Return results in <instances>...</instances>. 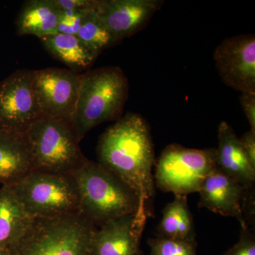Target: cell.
Wrapping results in <instances>:
<instances>
[{
    "mask_svg": "<svg viewBox=\"0 0 255 255\" xmlns=\"http://www.w3.org/2000/svg\"><path fill=\"white\" fill-rule=\"evenodd\" d=\"M98 162L123 180L137 194L138 209L135 228L141 235L153 215L155 164L153 142L141 116L128 113L101 135L97 148Z\"/></svg>",
    "mask_w": 255,
    "mask_h": 255,
    "instance_id": "cell-1",
    "label": "cell"
},
{
    "mask_svg": "<svg viewBox=\"0 0 255 255\" xmlns=\"http://www.w3.org/2000/svg\"><path fill=\"white\" fill-rule=\"evenodd\" d=\"M128 90V80L120 67H104L81 74L71 119L80 141L97 126L123 117Z\"/></svg>",
    "mask_w": 255,
    "mask_h": 255,
    "instance_id": "cell-2",
    "label": "cell"
},
{
    "mask_svg": "<svg viewBox=\"0 0 255 255\" xmlns=\"http://www.w3.org/2000/svg\"><path fill=\"white\" fill-rule=\"evenodd\" d=\"M80 196V213L95 226L124 216H135L137 194L98 162L87 159L73 173Z\"/></svg>",
    "mask_w": 255,
    "mask_h": 255,
    "instance_id": "cell-3",
    "label": "cell"
},
{
    "mask_svg": "<svg viewBox=\"0 0 255 255\" xmlns=\"http://www.w3.org/2000/svg\"><path fill=\"white\" fill-rule=\"evenodd\" d=\"M97 228L81 213L33 219L9 255H89Z\"/></svg>",
    "mask_w": 255,
    "mask_h": 255,
    "instance_id": "cell-4",
    "label": "cell"
},
{
    "mask_svg": "<svg viewBox=\"0 0 255 255\" xmlns=\"http://www.w3.org/2000/svg\"><path fill=\"white\" fill-rule=\"evenodd\" d=\"M24 135L33 171L72 174L87 160L70 121L42 117Z\"/></svg>",
    "mask_w": 255,
    "mask_h": 255,
    "instance_id": "cell-5",
    "label": "cell"
},
{
    "mask_svg": "<svg viewBox=\"0 0 255 255\" xmlns=\"http://www.w3.org/2000/svg\"><path fill=\"white\" fill-rule=\"evenodd\" d=\"M11 187L33 219L80 212L78 189L72 174L32 171Z\"/></svg>",
    "mask_w": 255,
    "mask_h": 255,
    "instance_id": "cell-6",
    "label": "cell"
},
{
    "mask_svg": "<svg viewBox=\"0 0 255 255\" xmlns=\"http://www.w3.org/2000/svg\"><path fill=\"white\" fill-rule=\"evenodd\" d=\"M216 159V148H188L170 144L155 162V184L174 195L199 192L206 178L217 167Z\"/></svg>",
    "mask_w": 255,
    "mask_h": 255,
    "instance_id": "cell-7",
    "label": "cell"
},
{
    "mask_svg": "<svg viewBox=\"0 0 255 255\" xmlns=\"http://www.w3.org/2000/svg\"><path fill=\"white\" fill-rule=\"evenodd\" d=\"M42 117L33 91V70H17L0 82V128L25 133Z\"/></svg>",
    "mask_w": 255,
    "mask_h": 255,
    "instance_id": "cell-8",
    "label": "cell"
},
{
    "mask_svg": "<svg viewBox=\"0 0 255 255\" xmlns=\"http://www.w3.org/2000/svg\"><path fill=\"white\" fill-rule=\"evenodd\" d=\"M81 73L69 69L33 70V87L43 117L71 122L80 88Z\"/></svg>",
    "mask_w": 255,
    "mask_h": 255,
    "instance_id": "cell-9",
    "label": "cell"
},
{
    "mask_svg": "<svg viewBox=\"0 0 255 255\" xmlns=\"http://www.w3.org/2000/svg\"><path fill=\"white\" fill-rule=\"evenodd\" d=\"M214 59L223 83L233 90L255 93V36L238 35L216 47Z\"/></svg>",
    "mask_w": 255,
    "mask_h": 255,
    "instance_id": "cell-10",
    "label": "cell"
},
{
    "mask_svg": "<svg viewBox=\"0 0 255 255\" xmlns=\"http://www.w3.org/2000/svg\"><path fill=\"white\" fill-rule=\"evenodd\" d=\"M163 4L162 0H97L95 11L116 45L143 29Z\"/></svg>",
    "mask_w": 255,
    "mask_h": 255,
    "instance_id": "cell-11",
    "label": "cell"
},
{
    "mask_svg": "<svg viewBox=\"0 0 255 255\" xmlns=\"http://www.w3.org/2000/svg\"><path fill=\"white\" fill-rule=\"evenodd\" d=\"M249 189L216 167L201 185L199 207L235 218L241 223L242 228L248 227L245 209Z\"/></svg>",
    "mask_w": 255,
    "mask_h": 255,
    "instance_id": "cell-12",
    "label": "cell"
},
{
    "mask_svg": "<svg viewBox=\"0 0 255 255\" xmlns=\"http://www.w3.org/2000/svg\"><path fill=\"white\" fill-rule=\"evenodd\" d=\"M92 236L89 255H142L141 236L129 215L105 223Z\"/></svg>",
    "mask_w": 255,
    "mask_h": 255,
    "instance_id": "cell-13",
    "label": "cell"
},
{
    "mask_svg": "<svg viewBox=\"0 0 255 255\" xmlns=\"http://www.w3.org/2000/svg\"><path fill=\"white\" fill-rule=\"evenodd\" d=\"M218 138L219 146L216 149V159L218 168L247 189L254 187L255 168L247 158L239 137L227 122L220 123Z\"/></svg>",
    "mask_w": 255,
    "mask_h": 255,
    "instance_id": "cell-14",
    "label": "cell"
},
{
    "mask_svg": "<svg viewBox=\"0 0 255 255\" xmlns=\"http://www.w3.org/2000/svg\"><path fill=\"white\" fill-rule=\"evenodd\" d=\"M32 171L24 133L0 128V184L14 185Z\"/></svg>",
    "mask_w": 255,
    "mask_h": 255,
    "instance_id": "cell-15",
    "label": "cell"
},
{
    "mask_svg": "<svg viewBox=\"0 0 255 255\" xmlns=\"http://www.w3.org/2000/svg\"><path fill=\"white\" fill-rule=\"evenodd\" d=\"M28 214L11 186L0 188V247L9 251L31 226Z\"/></svg>",
    "mask_w": 255,
    "mask_h": 255,
    "instance_id": "cell-16",
    "label": "cell"
},
{
    "mask_svg": "<svg viewBox=\"0 0 255 255\" xmlns=\"http://www.w3.org/2000/svg\"><path fill=\"white\" fill-rule=\"evenodd\" d=\"M60 9L53 0L25 1L16 18L18 36L33 35L41 38L57 33Z\"/></svg>",
    "mask_w": 255,
    "mask_h": 255,
    "instance_id": "cell-17",
    "label": "cell"
},
{
    "mask_svg": "<svg viewBox=\"0 0 255 255\" xmlns=\"http://www.w3.org/2000/svg\"><path fill=\"white\" fill-rule=\"evenodd\" d=\"M40 40L53 58L76 73L90 68L97 58L77 36L57 33Z\"/></svg>",
    "mask_w": 255,
    "mask_h": 255,
    "instance_id": "cell-18",
    "label": "cell"
},
{
    "mask_svg": "<svg viewBox=\"0 0 255 255\" xmlns=\"http://www.w3.org/2000/svg\"><path fill=\"white\" fill-rule=\"evenodd\" d=\"M158 236L179 240H196L194 221L188 205L187 196L174 195L167 204L157 227Z\"/></svg>",
    "mask_w": 255,
    "mask_h": 255,
    "instance_id": "cell-19",
    "label": "cell"
},
{
    "mask_svg": "<svg viewBox=\"0 0 255 255\" xmlns=\"http://www.w3.org/2000/svg\"><path fill=\"white\" fill-rule=\"evenodd\" d=\"M77 36L97 58L104 50L114 46L113 38L95 9L85 15Z\"/></svg>",
    "mask_w": 255,
    "mask_h": 255,
    "instance_id": "cell-20",
    "label": "cell"
},
{
    "mask_svg": "<svg viewBox=\"0 0 255 255\" xmlns=\"http://www.w3.org/2000/svg\"><path fill=\"white\" fill-rule=\"evenodd\" d=\"M149 255H197L196 240H179L157 236L147 241Z\"/></svg>",
    "mask_w": 255,
    "mask_h": 255,
    "instance_id": "cell-21",
    "label": "cell"
},
{
    "mask_svg": "<svg viewBox=\"0 0 255 255\" xmlns=\"http://www.w3.org/2000/svg\"><path fill=\"white\" fill-rule=\"evenodd\" d=\"M94 10V9H93ZM80 10L60 9L57 33L77 36L84 17L88 11Z\"/></svg>",
    "mask_w": 255,
    "mask_h": 255,
    "instance_id": "cell-22",
    "label": "cell"
},
{
    "mask_svg": "<svg viewBox=\"0 0 255 255\" xmlns=\"http://www.w3.org/2000/svg\"><path fill=\"white\" fill-rule=\"evenodd\" d=\"M222 255H255V237L249 227L242 228L239 241Z\"/></svg>",
    "mask_w": 255,
    "mask_h": 255,
    "instance_id": "cell-23",
    "label": "cell"
},
{
    "mask_svg": "<svg viewBox=\"0 0 255 255\" xmlns=\"http://www.w3.org/2000/svg\"><path fill=\"white\" fill-rule=\"evenodd\" d=\"M240 102L243 112L251 125V130L255 132V93L242 92Z\"/></svg>",
    "mask_w": 255,
    "mask_h": 255,
    "instance_id": "cell-24",
    "label": "cell"
},
{
    "mask_svg": "<svg viewBox=\"0 0 255 255\" xmlns=\"http://www.w3.org/2000/svg\"><path fill=\"white\" fill-rule=\"evenodd\" d=\"M60 9L89 11L95 9L97 0H53Z\"/></svg>",
    "mask_w": 255,
    "mask_h": 255,
    "instance_id": "cell-25",
    "label": "cell"
},
{
    "mask_svg": "<svg viewBox=\"0 0 255 255\" xmlns=\"http://www.w3.org/2000/svg\"><path fill=\"white\" fill-rule=\"evenodd\" d=\"M240 142L247 158L255 168V132L248 130L240 138Z\"/></svg>",
    "mask_w": 255,
    "mask_h": 255,
    "instance_id": "cell-26",
    "label": "cell"
},
{
    "mask_svg": "<svg viewBox=\"0 0 255 255\" xmlns=\"http://www.w3.org/2000/svg\"><path fill=\"white\" fill-rule=\"evenodd\" d=\"M0 255H9V251L0 247Z\"/></svg>",
    "mask_w": 255,
    "mask_h": 255,
    "instance_id": "cell-27",
    "label": "cell"
}]
</instances>
